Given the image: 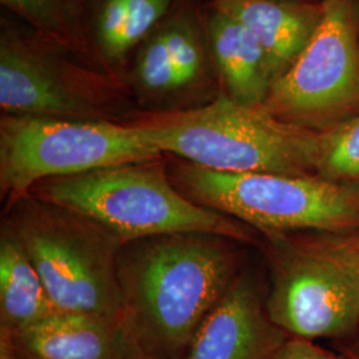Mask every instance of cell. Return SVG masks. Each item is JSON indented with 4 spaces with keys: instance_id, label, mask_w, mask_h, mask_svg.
<instances>
[{
    "instance_id": "cell-1",
    "label": "cell",
    "mask_w": 359,
    "mask_h": 359,
    "mask_svg": "<svg viewBox=\"0 0 359 359\" xmlns=\"http://www.w3.org/2000/svg\"><path fill=\"white\" fill-rule=\"evenodd\" d=\"M229 240L209 233H175L121 248V320L142 359L185 354L238 276V258Z\"/></svg>"
},
{
    "instance_id": "cell-2",
    "label": "cell",
    "mask_w": 359,
    "mask_h": 359,
    "mask_svg": "<svg viewBox=\"0 0 359 359\" xmlns=\"http://www.w3.org/2000/svg\"><path fill=\"white\" fill-rule=\"evenodd\" d=\"M160 154L222 173L317 175L318 132L287 124L264 107L221 96L191 109L133 121Z\"/></svg>"
},
{
    "instance_id": "cell-3",
    "label": "cell",
    "mask_w": 359,
    "mask_h": 359,
    "mask_svg": "<svg viewBox=\"0 0 359 359\" xmlns=\"http://www.w3.org/2000/svg\"><path fill=\"white\" fill-rule=\"evenodd\" d=\"M156 161L46 180L28 196L76 212L124 245L175 233H209L250 241L243 222L196 204Z\"/></svg>"
},
{
    "instance_id": "cell-4",
    "label": "cell",
    "mask_w": 359,
    "mask_h": 359,
    "mask_svg": "<svg viewBox=\"0 0 359 359\" xmlns=\"http://www.w3.org/2000/svg\"><path fill=\"white\" fill-rule=\"evenodd\" d=\"M170 180L196 204L273 237L359 231V189L320 175L222 173L176 163Z\"/></svg>"
},
{
    "instance_id": "cell-5",
    "label": "cell",
    "mask_w": 359,
    "mask_h": 359,
    "mask_svg": "<svg viewBox=\"0 0 359 359\" xmlns=\"http://www.w3.org/2000/svg\"><path fill=\"white\" fill-rule=\"evenodd\" d=\"M13 206L10 222L57 313L121 320L117 262L124 244L65 206L32 196Z\"/></svg>"
},
{
    "instance_id": "cell-6",
    "label": "cell",
    "mask_w": 359,
    "mask_h": 359,
    "mask_svg": "<svg viewBox=\"0 0 359 359\" xmlns=\"http://www.w3.org/2000/svg\"><path fill=\"white\" fill-rule=\"evenodd\" d=\"M270 320L290 337H347L359 325V231L273 237Z\"/></svg>"
},
{
    "instance_id": "cell-7",
    "label": "cell",
    "mask_w": 359,
    "mask_h": 359,
    "mask_svg": "<svg viewBox=\"0 0 359 359\" xmlns=\"http://www.w3.org/2000/svg\"><path fill=\"white\" fill-rule=\"evenodd\" d=\"M160 157L133 123L6 114L0 120V188L11 206L46 180Z\"/></svg>"
},
{
    "instance_id": "cell-8",
    "label": "cell",
    "mask_w": 359,
    "mask_h": 359,
    "mask_svg": "<svg viewBox=\"0 0 359 359\" xmlns=\"http://www.w3.org/2000/svg\"><path fill=\"white\" fill-rule=\"evenodd\" d=\"M321 25L278 77L264 107L287 124L323 132L359 115V39L353 0H323Z\"/></svg>"
},
{
    "instance_id": "cell-9",
    "label": "cell",
    "mask_w": 359,
    "mask_h": 359,
    "mask_svg": "<svg viewBox=\"0 0 359 359\" xmlns=\"http://www.w3.org/2000/svg\"><path fill=\"white\" fill-rule=\"evenodd\" d=\"M68 52L38 34L3 29L0 38V107L6 115L109 120L123 83L67 59Z\"/></svg>"
},
{
    "instance_id": "cell-10",
    "label": "cell",
    "mask_w": 359,
    "mask_h": 359,
    "mask_svg": "<svg viewBox=\"0 0 359 359\" xmlns=\"http://www.w3.org/2000/svg\"><path fill=\"white\" fill-rule=\"evenodd\" d=\"M290 338L270 320L248 273L238 274L180 359H273Z\"/></svg>"
},
{
    "instance_id": "cell-11",
    "label": "cell",
    "mask_w": 359,
    "mask_h": 359,
    "mask_svg": "<svg viewBox=\"0 0 359 359\" xmlns=\"http://www.w3.org/2000/svg\"><path fill=\"white\" fill-rule=\"evenodd\" d=\"M0 359H142L123 320L55 313L0 338Z\"/></svg>"
},
{
    "instance_id": "cell-12",
    "label": "cell",
    "mask_w": 359,
    "mask_h": 359,
    "mask_svg": "<svg viewBox=\"0 0 359 359\" xmlns=\"http://www.w3.org/2000/svg\"><path fill=\"white\" fill-rule=\"evenodd\" d=\"M212 7L231 15L255 35L266 52L274 81L306 48L325 13L323 0H213Z\"/></svg>"
},
{
    "instance_id": "cell-13",
    "label": "cell",
    "mask_w": 359,
    "mask_h": 359,
    "mask_svg": "<svg viewBox=\"0 0 359 359\" xmlns=\"http://www.w3.org/2000/svg\"><path fill=\"white\" fill-rule=\"evenodd\" d=\"M206 29L225 96L244 105H264L274 75L266 52L255 35L231 15L215 7H212Z\"/></svg>"
},
{
    "instance_id": "cell-14",
    "label": "cell",
    "mask_w": 359,
    "mask_h": 359,
    "mask_svg": "<svg viewBox=\"0 0 359 359\" xmlns=\"http://www.w3.org/2000/svg\"><path fill=\"white\" fill-rule=\"evenodd\" d=\"M57 310L27 255L25 245L7 222L0 237V338L25 330Z\"/></svg>"
},
{
    "instance_id": "cell-15",
    "label": "cell",
    "mask_w": 359,
    "mask_h": 359,
    "mask_svg": "<svg viewBox=\"0 0 359 359\" xmlns=\"http://www.w3.org/2000/svg\"><path fill=\"white\" fill-rule=\"evenodd\" d=\"M173 0H104L96 18L100 53L114 63L151 36Z\"/></svg>"
},
{
    "instance_id": "cell-16",
    "label": "cell",
    "mask_w": 359,
    "mask_h": 359,
    "mask_svg": "<svg viewBox=\"0 0 359 359\" xmlns=\"http://www.w3.org/2000/svg\"><path fill=\"white\" fill-rule=\"evenodd\" d=\"M39 36L77 57L90 60L92 48L83 22L81 0H0Z\"/></svg>"
},
{
    "instance_id": "cell-17",
    "label": "cell",
    "mask_w": 359,
    "mask_h": 359,
    "mask_svg": "<svg viewBox=\"0 0 359 359\" xmlns=\"http://www.w3.org/2000/svg\"><path fill=\"white\" fill-rule=\"evenodd\" d=\"M316 173L359 189V115L318 132Z\"/></svg>"
},
{
    "instance_id": "cell-18",
    "label": "cell",
    "mask_w": 359,
    "mask_h": 359,
    "mask_svg": "<svg viewBox=\"0 0 359 359\" xmlns=\"http://www.w3.org/2000/svg\"><path fill=\"white\" fill-rule=\"evenodd\" d=\"M175 65L180 90L194 86L204 74L205 46L197 25L188 15L172 18L163 25Z\"/></svg>"
},
{
    "instance_id": "cell-19",
    "label": "cell",
    "mask_w": 359,
    "mask_h": 359,
    "mask_svg": "<svg viewBox=\"0 0 359 359\" xmlns=\"http://www.w3.org/2000/svg\"><path fill=\"white\" fill-rule=\"evenodd\" d=\"M135 77L139 88L152 96L179 92V81L163 26L145 40L136 57Z\"/></svg>"
},
{
    "instance_id": "cell-20",
    "label": "cell",
    "mask_w": 359,
    "mask_h": 359,
    "mask_svg": "<svg viewBox=\"0 0 359 359\" xmlns=\"http://www.w3.org/2000/svg\"><path fill=\"white\" fill-rule=\"evenodd\" d=\"M273 359H345L316 345L313 341L290 337Z\"/></svg>"
},
{
    "instance_id": "cell-21",
    "label": "cell",
    "mask_w": 359,
    "mask_h": 359,
    "mask_svg": "<svg viewBox=\"0 0 359 359\" xmlns=\"http://www.w3.org/2000/svg\"><path fill=\"white\" fill-rule=\"evenodd\" d=\"M353 13H354V23H355L359 39V0H353Z\"/></svg>"
},
{
    "instance_id": "cell-22",
    "label": "cell",
    "mask_w": 359,
    "mask_h": 359,
    "mask_svg": "<svg viewBox=\"0 0 359 359\" xmlns=\"http://www.w3.org/2000/svg\"><path fill=\"white\" fill-rule=\"evenodd\" d=\"M306 1H320V0H306Z\"/></svg>"
},
{
    "instance_id": "cell-23",
    "label": "cell",
    "mask_w": 359,
    "mask_h": 359,
    "mask_svg": "<svg viewBox=\"0 0 359 359\" xmlns=\"http://www.w3.org/2000/svg\"><path fill=\"white\" fill-rule=\"evenodd\" d=\"M357 359H359V358H357Z\"/></svg>"
}]
</instances>
